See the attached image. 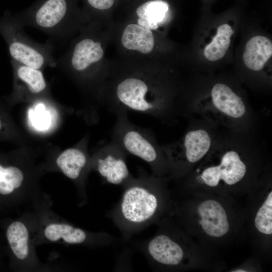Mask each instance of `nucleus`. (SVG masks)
<instances>
[{"label":"nucleus","mask_w":272,"mask_h":272,"mask_svg":"<svg viewBox=\"0 0 272 272\" xmlns=\"http://www.w3.org/2000/svg\"><path fill=\"white\" fill-rule=\"evenodd\" d=\"M158 186V177L141 168L137 177L132 176L122 186L121 198L107 217L119 229L123 241L129 240L156 218L160 207Z\"/></svg>","instance_id":"f257e3e1"},{"label":"nucleus","mask_w":272,"mask_h":272,"mask_svg":"<svg viewBox=\"0 0 272 272\" xmlns=\"http://www.w3.org/2000/svg\"><path fill=\"white\" fill-rule=\"evenodd\" d=\"M24 28L9 11L0 17V34L7 44L11 59L41 70L47 66H55L54 44L49 39L44 44L34 41L26 34Z\"/></svg>","instance_id":"f03ea898"},{"label":"nucleus","mask_w":272,"mask_h":272,"mask_svg":"<svg viewBox=\"0 0 272 272\" xmlns=\"http://www.w3.org/2000/svg\"><path fill=\"white\" fill-rule=\"evenodd\" d=\"M14 15L24 27H32L43 32L54 44L63 43L74 27L72 0H37Z\"/></svg>","instance_id":"7ed1b4c3"},{"label":"nucleus","mask_w":272,"mask_h":272,"mask_svg":"<svg viewBox=\"0 0 272 272\" xmlns=\"http://www.w3.org/2000/svg\"><path fill=\"white\" fill-rule=\"evenodd\" d=\"M128 112L116 111V121L112 130V140L115 142L127 153L145 161L151 168L153 175L162 174L165 155L158 145L154 135L148 128L131 122Z\"/></svg>","instance_id":"20e7f679"},{"label":"nucleus","mask_w":272,"mask_h":272,"mask_svg":"<svg viewBox=\"0 0 272 272\" xmlns=\"http://www.w3.org/2000/svg\"><path fill=\"white\" fill-rule=\"evenodd\" d=\"M127 155L111 140L97 152L91 164L105 182L122 186L132 177L126 164Z\"/></svg>","instance_id":"39448f33"},{"label":"nucleus","mask_w":272,"mask_h":272,"mask_svg":"<svg viewBox=\"0 0 272 272\" xmlns=\"http://www.w3.org/2000/svg\"><path fill=\"white\" fill-rule=\"evenodd\" d=\"M200 107L201 114L214 120L228 121L242 117L246 107L242 99L227 85L217 83L211 90L209 101Z\"/></svg>","instance_id":"423d86ee"},{"label":"nucleus","mask_w":272,"mask_h":272,"mask_svg":"<svg viewBox=\"0 0 272 272\" xmlns=\"http://www.w3.org/2000/svg\"><path fill=\"white\" fill-rule=\"evenodd\" d=\"M211 138L202 129L188 131L178 141L161 147L169 162L195 163L202 158L211 146Z\"/></svg>","instance_id":"0eeeda50"},{"label":"nucleus","mask_w":272,"mask_h":272,"mask_svg":"<svg viewBox=\"0 0 272 272\" xmlns=\"http://www.w3.org/2000/svg\"><path fill=\"white\" fill-rule=\"evenodd\" d=\"M104 51L100 42L87 37L80 39L64 54L61 56L57 64L78 74L88 72L102 58Z\"/></svg>","instance_id":"6e6552de"},{"label":"nucleus","mask_w":272,"mask_h":272,"mask_svg":"<svg viewBox=\"0 0 272 272\" xmlns=\"http://www.w3.org/2000/svg\"><path fill=\"white\" fill-rule=\"evenodd\" d=\"M246 167L239 154L235 151H224L220 157L218 165L205 168L199 177L208 186H217L221 180L228 185H233L244 176Z\"/></svg>","instance_id":"1a4fd4ad"},{"label":"nucleus","mask_w":272,"mask_h":272,"mask_svg":"<svg viewBox=\"0 0 272 272\" xmlns=\"http://www.w3.org/2000/svg\"><path fill=\"white\" fill-rule=\"evenodd\" d=\"M44 235L50 241L62 240L70 244L91 243L96 246H108L117 242V239L107 233H89L66 223H52L47 225L44 229Z\"/></svg>","instance_id":"9d476101"},{"label":"nucleus","mask_w":272,"mask_h":272,"mask_svg":"<svg viewBox=\"0 0 272 272\" xmlns=\"http://www.w3.org/2000/svg\"><path fill=\"white\" fill-rule=\"evenodd\" d=\"M138 247L149 261L163 265H178L184 257L181 246L164 234H157L139 243Z\"/></svg>","instance_id":"9b49d317"},{"label":"nucleus","mask_w":272,"mask_h":272,"mask_svg":"<svg viewBox=\"0 0 272 272\" xmlns=\"http://www.w3.org/2000/svg\"><path fill=\"white\" fill-rule=\"evenodd\" d=\"M199 223L209 236L220 237L228 232L229 224L226 211L217 201L206 200L198 206Z\"/></svg>","instance_id":"f8f14e48"},{"label":"nucleus","mask_w":272,"mask_h":272,"mask_svg":"<svg viewBox=\"0 0 272 272\" xmlns=\"http://www.w3.org/2000/svg\"><path fill=\"white\" fill-rule=\"evenodd\" d=\"M271 55V41L266 37L258 35L247 42L243 60L248 69L258 71L263 67Z\"/></svg>","instance_id":"ddd939ff"},{"label":"nucleus","mask_w":272,"mask_h":272,"mask_svg":"<svg viewBox=\"0 0 272 272\" xmlns=\"http://www.w3.org/2000/svg\"><path fill=\"white\" fill-rule=\"evenodd\" d=\"M56 163L69 178L78 181L83 175L89 164L86 152L79 147L66 149L57 158Z\"/></svg>","instance_id":"4468645a"},{"label":"nucleus","mask_w":272,"mask_h":272,"mask_svg":"<svg viewBox=\"0 0 272 272\" xmlns=\"http://www.w3.org/2000/svg\"><path fill=\"white\" fill-rule=\"evenodd\" d=\"M121 42L127 49L147 54L153 49L154 38L151 30L138 24H131L124 29Z\"/></svg>","instance_id":"2eb2a0df"},{"label":"nucleus","mask_w":272,"mask_h":272,"mask_svg":"<svg viewBox=\"0 0 272 272\" xmlns=\"http://www.w3.org/2000/svg\"><path fill=\"white\" fill-rule=\"evenodd\" d=\"M169 10V5L164 1L147 2L136 10L138 25L151 30H156L165 20Z\"/></svg>","instance_id":"dca6fc26"},{"label":"nucleus","mask_w":272,"mask_h":272,"mask_svg":"<svg viewBox=\"0 0 272 272\" xmlns=\"http://www.w3.org/2000/svg\"><path fill=\"white\" fill-rule=\"evenodd\" d=\"M17 82L25 90L33 95L43 93L47 83L41 70L36 69L11 59Z\"/></svg>","instance_id":"f3484780"},{"label":"nucleus","mask_w":272,"mask_h":272,"mask_svg":"<svg viewBox=\"0 0 272 272\" xmlns=\"http://www.w3.org/2000/svg\"><path fill=\"white\" fill-rule=\"evenodd\" d=\"M6 235L15 256L20 260L26 259L30 250L29 233L26 225L20 221L12 223L7 229Z\"/></svg>","instance_id":"a211bd4d"},{"label":"nucleus","mask_w":272,"mask_h":272,"mask_svg":"<svg viewBox=\"0 0 272 272\" xmlns=\"http://www.w3.org/2000/svg\"><path fill=\"white\" fill-rule=\"evenodd\" d=\"M234 31L227 24L220 25L212 42L207 45L204 55L208 60L214 61L223 58L230 44V38Z\"/></svg>","instance_id":"6ab92c4d"},{"label":"nucleus","mask_w":272,"mask_h":272,"mask_svg":"<svg viewBox=\"0 0 272 272\" xmlns=\"http://www.w3.org/2000/svg\"><path fill=\"white\" fill-rule=\"evenodd\" d=\"M24 179L22 171L15 166L4 167L0 164V194H10L22 186Z\"/></svg>","instance_id":"aec40b11"},{"label":"nucleus","mask_w":272,"mask_h":272,"mask_svg":"<svg viewBox=\"0 0 272 272\" xmlns=\"http://www.w3.org/2000/svg\"><path fill=\"white\" fill-rule=\"evenodd\" d=\"M254 224L256 229L261 233L267 235L272 234V192L258 211Z\"/></svg>","instance_id":"412c9836"},{"label":"nucleus","mask_w":272,"mask_h":272,"mask_svg":"<svg viewBox=\"0 0 272 272\" xmlns=\"http://www.w3.org/2000/svg\"><path fill=\"white\" fill-rule=\"evenodd\" d=\"M88 4L93 8L104 10L110 8L114 4L115 0H87Z\"/></svg>","instance_id":"4be33fe9"},{"label":"nucleus","mask_w":272,"mask_h":272,"mask_svg":"<svg viewBox=\"0 0 272 272\" xmlns=\"http://www.w3.org/2000/svg\"><path fill=\"white\" fill-rule=\"evenodd\" d=\"M233 271H234V272H245L246 271L245 270H243V269H237V270H234Z\"/></svg>","instance_id":"5701e85b"},{"label":"nucleus","mask_w":272,"mask_h":272,"mask_svg":"<svg viewBox=\"0 0 272 272\" xmlns=\"http://www.w3.org/2000/svg\"><path fill=\"white\" fill-rule=\"evenodd\" d=\"M1 121H0V128H1Z\"/></svg>","instance_id":"b1692460"}]
</instances>
